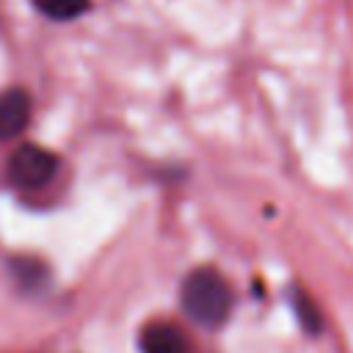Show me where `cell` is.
I'll list each match as a JSON object with an SVG mask.
<instances>
[{
	"label": "cell",
	"mask_w": 353,
	"mask_h": 353,
	"mask_svg": "<svg viewBox=\"0 0 353 353\" xmlns=\"http://www.w3.org/2000/svg\"><path fill=\"white\" fill-rule=\"evenodd\" d=\"M30 119V97L22 88H11L0 97V138H17Z\"/></svg>",
	"instance_id": "cell-4"
},
{
	"label": "cell",
	"mask_w": 353,
	"mask_h": 353,
	"mask_svg": "<svg viewBox=\"0 0 353 353\" xmlns=\"http://www.w3.org/2000/svg\"><path fill=\"white\" fill-rule=\"evenodd\" d=\"M141 353H190V342L185 331L174 323H149L138 336Z\"/></svg>",
	"instance_id": "cell-3"
},
{
	"label": "cell",
	"mask_w": 353,
	"mask_h": 353,
	"mask_svg": "<svg viewBox=\"0 0 353 353\" xmlns=\"http://www.w3.org/2000/svg\"><path fill=\"white\" fill-rule=\"evenodd\" d=\"M36 6L50 17V19H74L88 8V0H36Z\"/></svg>",
	"instance_id": "cell-6"
},
{
	"label": "cell",
	"mask_w": 353,
	"mask_h": 353,
	"mask_svg": "<svg viewBox=\"0 0 353 353\" xmlns=\"http://www.w3.org/2000/svg\"><path fill=\"white\" fill-rule=\"evenodd\" d=\"M234 295L229 281L215 268H196L182 281V309L204 328H218L232 312Z\"/></svg>",
	"instance_id": "cell-1"
},
{
	"label": "cell",
	"mask_w": 353,
	"mask_h": 353,
	"mask_svg": "<svg viewBox=\"0 0 353 353\" xmlns=\"http://www.w3.org/2000/svg\"><path fill=\"white\" fill-rule=\"evenodd\" d=\"M55 171H58V157L39 143H22L8 160L11 182L25 190L44 188L55 176Z\"/></svg>",
	"instance_id": "cell-2"
},
{
	"label": "cell",
	"mask_w": 353,
	"mask_h": 353,
	"mask_svg": "<svg viewBox=\"0 0 353 353\" xmlns=\"http://www.w3.org/2000/svg\"><path fill=\"white\" fill-rule=\"evenodd\" d=\"M290 303H292V309H295L298 323H301L309 334H317V331L323 328V317H320L317 303H314L301 287H292V290H290Z\"/></svg>",
	"instance_id": "cell-5"
}]
</instances>
